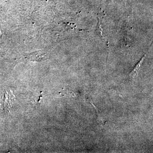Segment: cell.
Listing matches in <instances>:
<instances>
[{
	"mask_svg": "<svg viewBox=\"0 0 153 153\" xmlns=\"http://www.w3.org/2000/svg\"><path fill=\"white\" fill-rule=\"evenodd\" d=\"M26 57L30 61L35 62H41L48 58L47 53L42 50H38L29 53L26 55Z\"/></svg>",
	"mask_w": 153,
	"mask_h": 153,
	"instance_id": "1",
	"label": "cell"
},
{
	"mask_svg": "<svg viewBox=\"0 0 153 153\" xmlns=\"http://www.w3.org/2000/svg\"><path fill=\"white\" fill-rule=\"evenodd\" d=\"M146 56V55H145V56H144L142 58V59H141L140 60L139 62V63L137 64L136 66L134 68L133 70L130 73L129 76L130 77L133 81H134L137 78V77L139 71H140V68H141L142 64H143V60H144Z\"/></svg>",
	"mask_w": 153,
	"mask_h": 153,
	"instance_id": "2",
	"label": "cell"
}]
</instances>
